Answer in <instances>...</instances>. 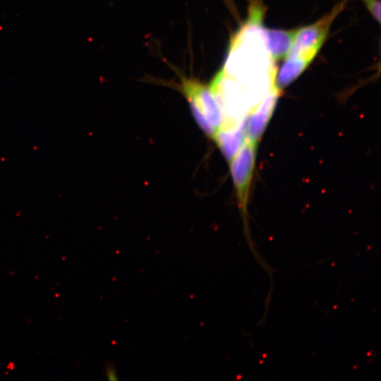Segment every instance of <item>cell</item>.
Instances as JSON below:
<instances>
[{
	"label": "cell",
	"instance_id": "1",
	"mask_svg": "<svg viewBox=\"0 0 381 381\" xmlns=\"http://www.w3.org/2000/svg\"><path fill=\"white\" fill-rule=\"evenodd\" d=\"M178 87L188 101L195 122L212 139L222 124L223 116L209 86L194 78L183 76Z\"/></svg>",
	"mask_w": 381,
	"mask_h": 381
},
{
	"label": "cell",
	"instance_id": "2",
	"mask_svg": "<svg viewBox=\"0 0 381 381\" xmlns=\"http://www.w3.org/2000/svg\"><path fill=\"white\" fill-rule=\"evenodd\" d=\"M346 4V0H342L330 13L317 22L297 29L286 58L296 57L311 62L323 44L333 20L343 10Z\"/></svg>",
	"mask_w": 381,
	"mask_h": 381
},
{
	"label": "cell",
	"instance_id": "3",
	"mask_svg": "<svg viewBox=\"0 0 381 381\" xmlns=\"http://www.w3.org/2000/svg\"><path fill=\"white\" fill-rule=\"evenodd\" d=\"M257 144L246 140L230 162L236 195L243 214L247 212L249 191L255 164Z\"/></svg>",
	"mask_w": 381,
	"mask_h": 381
},
{
	"label": "cell",
	"instance_id": "4",
	"mask_svg": "<svg viewBox=\"0 0 381 381\" xmlns=\"http://www.w3.org/2000/svg\"><path fill=\"white\" fill-rule=\"evenodd\" d=\"M281 90L277 85L250 111L247 117L246 140L258 144L270 121Z\"/></svg>",
	"mask_w": 381,
	"mask_h": 381
},
{
	"label": "cell",
	"instance_id": "5",
	"mask_svg": "<svg viewBox=\"0 0 381 381\" xmlns=\"http://www.w3.org/2000/svg\"><path fill=\"white\" fill-rule=\"evenodd\" d=\"M246 125L247 120L239 124L222 126L212 138L229 162L246 140Z\"/></svg>",
	"mask_w": 381,
	"mask_h": 381
},
{
	"label": "cell",
	"instance_id": "6",
	"mask_svg": "<svg viewBox=\"0 0 381 381\" xmlns=\"http://www.w3.org/2000/svg\"><path fill=\"white\" fill-rule=\"evenodd\" d=\"M262 32L267 49L272 60L275 61L286 58L291 47L296 30H283L262 27Z\"/></svg>",
	"mask_w": 381,
	"mask_h": 381
},
{
	"label": "cell",
	"instance_id": "7",
	"mask_svg": "<svg viewBox=\"0 0 381 381\" xmlns=\"http://www.w3.org/2000/svg\"><path fill=\"white\" fill-rule=\"evenodd\" d=\"M310 63L300 58H286L276 78L277 87L281 90L291 84L302 74Z\"/></svg>",
	"mask_w": 381,
	"mask_h": 381
},
{
	"label": "cell",
	"instance_id": "8",
	"mask_svg": "<svg viewBox=\"0 0 381 381\" xmlns=\"http://www.w3.org/2000/svg\"><path fill=\"white\" fill-rule=\"evenodd\" d=\"M365 7L377 22L380 21V4L379 0H362Z\"/></svg>",
	"mask_w": 381,
	"mask_h": 381
},
{
	"label": "cell",
	"instance_id": "9",
	"mask_svg": "<svg viewBox=\"0 0 381 381\" xmlns=\"http://www.w3.org/2000/svg\"><path fill=\"white\" fill-rule=\"evenodd\" d=\"M106 376L108 380H117V374L115 368L111 364H107L105 367Z\"/></svg>",
	"mask_w": 381,
	"mask_h": 381
}]
</instances>
